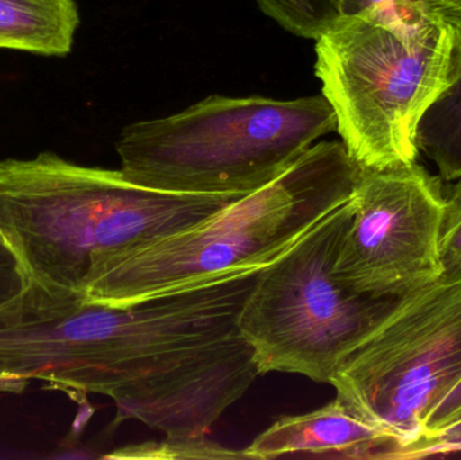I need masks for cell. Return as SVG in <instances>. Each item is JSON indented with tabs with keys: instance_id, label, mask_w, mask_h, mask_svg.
Masks as SVG:
<instances>
[{
	"instance_id": "obj_18",
	"label": "cell",
	"mask_w": 461,
	"mask_h": 460,
	"mask_svg": "<svg viewBox=\"0 0 461 460\" xmlns=\"http://www.w3.org/2000/svg\"><path fill=\"white\" fill-rule=\"evenodd\" d=\"M421 5V0H340V15L354 16L384 5Z\"/></svg>"
},
{
	"instance_id": "obj_2",
	"label": "cell",
	"mask_w": 461,
	"mask_h": 460,
	"mask_svg": "<svg viewBox=\"0 0 461 460\" xmlns=\"http://www.w3.org/2000/svg\"><path fill=\"white\" fill-rule=\"evenodd\" d=\"M362 170L343 142L317 143L276 180L210 218L95 267L84 300L123 307L265 269L351 199Z\"/></svg>"
},
{
	"instance_id": "obj_10",
	"label": "cell",
	"mask_w": 461,
	"mask_h": 460,
	"mask_svg": "<svg viewBox=\"0 0 461 460\" xmlns=\"http://www.w3.org/2000/svg\"><path fill=\"white\" fill-rule=\"evenodd\" d=\"M420 153L438 167L446 183L461 177V76L420 119L416 132Z\"/></svg>"
},
{
	"instance_id": "obj_15",
	"label": "cell",
	"mask_w": 461,
	"mask_h": 460,
	"mask_svg": "<svg viewBox=\"0 0 461 460\" xmlns=\"http://www.w3.org/2000/svg\"><path fill=\"white\" fill-rule=\"evenodd\" d=\"M460 423L461 380L432 408L422 424L420 437H435Z\"/></svg>"
},
{
	"instance_id": "obj_8",
	"label": "cell",
	"mask_w": 461,
	"mask_h": 460,
	"mask_svg": "<svg viewBox=\"0 0 461 460\" xmlns=\"http://www.w3.org/2000/svg\"><path fill=\"white\" fill-rule=\"evenodd\" d=\"M398 440L381 427L355 415L336 399L303 415L285 416L271 424L243 453L244 459L320 456L384 460Z\"/></svg>"
},
{
	"instance_id": "obj_7",
	"label": "cell",
	"mask_w": 461,
	"mask_h": 460,
	"mask_svg": "<svg viewBox=\"0 0 461 460\" xmlns=\"http://www.w3.org/2000/svg\"><path fill=\"white\" fill-rule=\"evenodd\" d=\"M443 183L417 161L362 170L335 265L347 288L398 300L443 277Z\"/></svg>"
},
{
	"instance_id": "obj_21",
	"label": "cell",
	"mask_w": 461,
	"mask_h": 460,
	"mask_svg": "<svg viewBox=\"0 0 461 460\" xmlns=\"http://www.w3.org/2000/svg\"><path fill=\"white\" fill-rule=\"evenodd\" d=\"M457 275H461V272H460V273H457Z\"/></svg>"
},
{
	"instance_id": "obj_6",
	"label": "cell",
	"mask_w": 461,
	"mask_h": 460,
	"mask_svg": "<svg viewBox=\"0 0 461 460\" xmlns=\"http://www.w3.org/2000/svg\"><path fill=\"white\" fill-rule=\"evenodd\" d=\"M460 380L461 275H455L398 299L343 356L330 385L400 447L419 439L432 408Z\"/></svg>"
},
{
	"instance_id": "obj_4",
	"label": "cell",
	"mask_w": 461,
	"mask_h": 460,
	"mask_svg": "<svg viewBox=\"0 0 461 460\" xmlns=\"http://www.w3.org/2000/svg\"><path fill=\"white\" fill-rule=\"evenodd\" d=\"M324 96H211L176 115L129 124L116 142L135 183L184 194H251L336 131Z\"/></svg>"
},
{
	"instance_id": "obj_12",
	"label": "cell",
	"mask_w": 461,
	"mask_h": 460,
	"mask_svg": "<svg viewBox=\"0 0 461 460\" xmlns=\"http://www.w3.org/2000/svg\"><path fill=\"white\" fill-rule=\"evenodd\" d=\"M105 459H244L241 451L229 450L207 437L165 439L159 443L127 446L103 456Z\"/></svg>"
},
{
	"instance_id": "obj_5",
	"label": "cell",
	"mask_w": 461,
	"mask_h": 460,
	"mask_svg": "<svg viewBox=\"0 0 461 460\" xmlns=\"http://www.w3.org/2000/svg\"><path fill=\"white\" fill-rule=\"evenodd\" d=\"M351 218L349 199L260 272L238 320L260 375L330 383L343 356L397 302L355 293L336 275Z\"/></svg>"
},
{
	"instance_id": "obj_9",
	"label": "cell",
	"mask_w": 461,
	"mask_h": 460,
	"mask_svg": "<svg viewBox=\"0 0 461 460\" xmlns=\"http://www.w3.org/2000/svg\"><path fill=\"white\" fill-rule=\"evenodd\" d=\"M78 24L75 0H0V49L65 57Z\"/></svg>"
},
{
	"instance_id": "obj_1",
	"label": "cell",
	"mask_w": 461,
	"mask_h": 460,
	"mask_svg": "<svg viewBox=\"0 0 461 460\" xmlns=\"http://www.w3.org/2000/svg\"><path fill=\"white\" fill-rule=\"evenodd\" d=\"M243 194L140 185L121 169L43 151L0 161V229L30 280L83 294L89 273L119 254L189 229Z\"/></svg>"
},
{
	"instance_id": "obj_17",
	"label": "cell",
	"mask_w": 461,
	"mask_h": 460,
	"mask_svg": "<svg viewBox=\"0 0 461 460\" xmlns=\"http://www.w3.org/2000/svg\"><path fill=\"white\" fill-rule=\"evenodd\" d=\"M421 5L461 32V0H421Z\"/></svg>"
},
{
	"instance_id": "obj_11",
	"label": "cell",
	"mask_w": 461,
	"mask_h": 460,
	"mask_svg": "<svg viewBox=\"0 0 461 460\" xmlns=\"http://www.w3.org/2000/svg\"><path fill=\"white\" fill-rule=\"evenodd\" d=\"M260 10L298 37L317 40L340 18V0H257Z\"/></svg>"
},
{
	"instance_id": "obj_13",
	"label": "cell",
	"mask_w": 461,
	"mask_h": 460,
	"mask_svg": "<svg viewBox=\"0 0 461 460\" xmlns=\"http://www.w3.org/2000/svg\"><path fill=\"white\" fill-rule=\"evenodd\" d=\"M441 261L444 275L461 272V177L446 192V207L441 221Z\"/></svg>"
},
{
	"instance_id": "obj_20",
	"label": "cell",
	"mask_w": 461,
	"mask_h": 460,
	"mask_svg": "<svg viewBox=\"0 0 461 460\" xmlns=\"http://www.w3.org/2000/svg\"><path fill=\"white\" fill-rule=\"evenodd\" d=\"M0 242L2 243H7V240H5V234H3L2 229H0ZM8 245V243H7Z\"/></svg>"
},
{
	"instance_id": "obj_19",
	"label": "cell",
	"mask_w": 461,
	"mask_h": 460,
	"mask_svg": "<svg viewBox=\"0 0 461 460\" xmlns=\"http://www.w3.org/2000/svg\"><path fill=\"white\" fill-rule=\"evenodd\" d=\"M29 378L5 372L0 367V393L21 394L29 385Z\"/></svg>"
},
{
	"instance_id": "obj_3",
	"label": "cell",
	"mask_w": 461,
	"mask_h": 460,
	"mask_svg": "<svg viewBox=\"0 0 461 460\" xmlns=\"http://www.w3.org/2000/svg\"><path fill=\"white\" fill-rule=\"evenodd\" d=\"M316 43L336 131L363 170L411 164L430 104L461 76V32L421 5L340 16Z\"/></svg>"
},
{
	"instance_id": "obj_14",
	"label": "cell",
	"mask_w": 461,
	"mask_h": 460,
	"mask_svg": "<svg viewBox=\"0 0 461 460\" xmlns=\"http://www.w3.org/2000/svg\"><path fill=\"white\" fill-rule=\"evenodd\" d=\"M461 455V423L435 437H420L408 445L392 448L384 460L449 458Z\"/></svg>"
},
{
	"instance_id": "obj_16",
	"label": "cell",
	"mask_w": 461,
	"mask_h": 460,
	"mask_svg": "<svg viewBox=\"0 0 461 460\" xmlns=\"http://www.w3.org/2000/svg\"><path fill=\"white\" fill-rule=\"evenodd\" d=\"M29 275L7 243L0 242V305L26 289Z\"/></svg>"
}]
</instances>
